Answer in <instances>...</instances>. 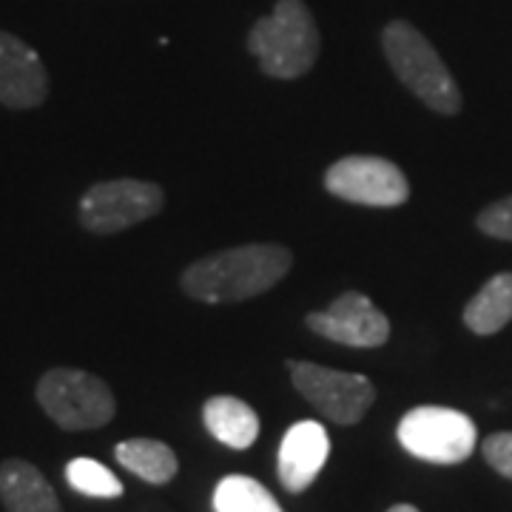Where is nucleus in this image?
<instances>
[{"instance_id": "nucleus-10", "label": "nucleus", "mask_w": 512, "mask_h": 512, "mask_svg": "<svg viewBox=\"0 0 512 512\" xmlns=\"http://www.w3.org/2000/svg\"><path fill=\"white\" fill-rule=\"evenodd\" d=\"M49 97V72L29 43L0 32V106L37 109Z\"/></svg>"}, {"instance_id": "nucleus-17", "label": "nucleus", "mask_w": 512, "mask_h": 512, "mask_svg": "<svg viewBox=\"0 0 512 512\" xmlns=\"http://www.w3.org/2000/svg\"><path fill=\"white\" fill-rule=\"evenodd\" d=\"M66 481L74 493L89 495V498H120L123 484L120 478L111 473L109 467H103L94 458H74L66 464Z\"/></svg>"}, {"instance_id": "nucleus-4", "label": "nucleus", "mask_w": 512, "mask_h": 512, "mask_svg": "<svg viewBox=\"0 0 512 512\" xmlns=\"http://www.w3.org/2000/svg\"><path fill=\"white\" fill-rule=\"evenodd\" d=\"M35 396L43 413L60 430L69 433L106 427L117 413V402L109 384L89 370H77V367L46 370L37 382Z\"/></svg>"}, {"instance_id": "nucleus-16", "label": "nucleus", "mask_w": 512, "mask_h": 512, "mask_svg": "<svg viewBox=\"0 0 512 512\" xmlns=\"http://www.w3.org/2000/svg\"><path fill=\"white\" fill-rule=\"evenodd\" d=\"M217 512H282L271 490H265L256 478L225 476L214 490Z\"/></svg>"}, {"instance_id": "nucleus-11", "label": "nucleus", "mask_w": 512, "mask_h": 512, "mask_svg": "<svg viewBox=\"0 0 512 512\" xmlns=\"http://www.w3.org/2000/svg\"><path fill=\"white\" fill-rule=\"evenodd\" d=\"M330 456L328 430L319 421H299L279 447V481L288 493H305L319 478Z\"/></svg>"}, {"instance_id": "nucleus-19", "label": "nucleus", "mask_w": 512, "mask_h": 512, "mask_svg": "<svg viewBox=\"0 0 512 512\" xmlns=\"http://www.w3.org/2000/svg\"><path fill=\"white\" fill-rule=\"evenodd\" d=\"M481 453L498 476L512 478V433H493L481 444Z\"/></svg>"}, {"instance_id": "nucleus-6", "label": "nucleus", "mask_w": 512, "mask_h": 512, "mask_svg": "<svg viewBox=\"0 0 512 512\" xmlns=\"http://www.w3.org/2000/svg\"><path fill=\"white\" fill-rule=\"evenodd\" d=\"M293 387L333 424L353 427L376 402V387L362 373H345L313 362H288Z\"/></svg>"}, {"instance_id": "nucleus-7", "label": "nucleus", "mask_w": 512, "mask_h": 512, "mask_svg": "<svg viewBox=\"0 0 512 512\" xmlns=\"http://www.w3.org/2000/svg\"><path fill=\"white\" fill-rule=\"evenodd\" d=\"M163 205L165 191L160 185L143 180H109L92 185L80 197V225L89 234L109 237L157 217Z\"/></svg>"}, {"instance_id": "nucleus-2", "label": "nucleus", "mask_w": 512, "mask_h": 512, "mask_svg": "<svg viewBox=\"0 0 512 512\" xmlns=\"http://www.w3.org/2000/svg\"><path fill=\"white\" fill-rule=\"evenodd\" d=\"M322 49L319 26L305 0H276L274 12L259 18L248 32V52L259 60L262 74L274 80L305 77Z\"/></svg>"}, {"instance_id": "nucleus-14", "label": "nucleus", "mask_w": 512, "mask_h": 512, "mask_svg": "<svg viewBox=\"0 0 512 512\" xmlns=\"http://www.w3.org/2000/svg\"><path fill=\"white\" fill-rule=\"evenodd\" d=\"M512 322V274H495L467 302L464 325L476 336H493Z\"/></svg>"}, {"instance_id": "nucleus-3", "label": "nucleus", "mask_w": 512, "mask_h": 512, "mask_svg": "<svg viewBox=\"0 0 512 512\" xmlns=\"http://www.w3.org/2000/svg\"><path fill=\"white\" fill-rule=\"evenodd\" d=\"M382 49L404 89L424 106L453 117L461 111V89L433 43L407 20H390L382 29Z\"/></svg>"}, {"instance_id": "nucleus-1", "label": "nucleus", "mask_w": 512, "mask_h": 512, "mask_svg": "<svg viewBox=\"0 0 512 512\" xmlns=\"http://www.w3.org/2000/svg\"><path fill=\"white\" fill-rule=\"evenodd\" d=\"M291 268L293 254L285 245L251 242L191 262L183 271L180 285L197 302L231 305L268 293L291 274Z\"/></svg>"}, {"instance_id": "nucleus-5", "label": "nucleus", "mask_w": 512, "mask_h": 512, "mask_svg": "<svg viewBox=\"0 0 512 512\" xmlns=\"http://www.w3.org/2000/svg\"><path fill=\"white\" fill-rule=\"evenodd\" d=\"M399 441L410 456L430 464H461L473 456L476 421L453 407L424 404L399 421Z\"/></svg>"}, {"instance_id": "nucleus-15", "label": "nucleus", "mask_w": 512, "mask_h": 512, "mask_svg": "<svg viewBox=\"0 0 512 512\" xmlns=\"http://www.w3.org/2000/svg\"><path fill=\"white\" fill-rule=\"evenodd\" d=\"M117 461L128 473L143 478L148 484H168L177 476V456L174 450L157 439H128L117 444L114 450Z\"/></svg>"}, {"instance_id": "nucleus-8", "label": "nucleus", "mask_w": 512, "mask_h": 512, "mask_svg": "<svg viewBox=\"0 0 512 512\" xmlns=\"http://www.w3.org/2000/svg\"><path fill=\"white\" fill-rule=\"evenodd\" d=\"M325 188L336 200L370 208H396L410 200V183L396 163L384 157L353 154L325 171Z\"/></svg>"}, {"instance_id": "nucleus-18", "label": "nucleus", "mask_w": 512, "mask_h": 512, "mask_svg": "<svg viewBox=\"0 0 512 512\" xmlns=\"http://www.w3.org/2000/svg\"><path fill=\"white\" fill-rule=\"evenodd\" d=\"M476 225L481 234L493 239L512 242V194L504 200L490 202L487 208H481L476 217Z\"/></svg>"}, {"instance_id": "nucleus-9", "label": "nucleus", "mask_w": 512, "mask_h": 512, "mask_svg": "<svg viewBox=\"0 0 512 512\" xmlns=\"http://www.w3.org/2000/svg\"><path fill=\"white\" fill-rule=\"evenodd\" d=\"M308 328L345 348H382L390 339V319L359 291H345L325 311L308 313Z\"/></svg>"}, {"instance_id": "nucleus-12", "label": "nucleus", "mask_w": 512, "mask_h": 512, "mask_svg": "<svg viewBox=\"0 0 512 512\" xmlns=\"http://www.w3.org/2000/svg\"><path fill=\"white\" fill-rule=\"evenodd\" d=\"M0 501L6 512H63L55 487L23 458L0 464Z\"/></svg>"}, {"instance_id": "nucleus-13", "label": "nucleus", "mask_w": 512, "mask_h": 512, "mask_svg": "<svg viewBox=\"0 0 512 512\" xmlns=\"http://www.w3.org/2000/svg\"><path fill=\"white\" fill-rule=\"evenodd\" d=\"M208 433L231 450H248L259 436V416L237 396H211L202 407Z\"/></svg>"}, {"instance_id": "nucleus-20", "label": "nucleus", "mask_w": 512, "mask_h": 512, "mask_svg": "<svg viewBox=\"0 0 512 512\" xmlns=\"http://www.w3.org/2000/svg\"><path fill=\"white\" fill-rule=\"evenodd\" d=\"M387 512H419L413 504H396V507H390Z\"/></svg>"}]
</instances>
